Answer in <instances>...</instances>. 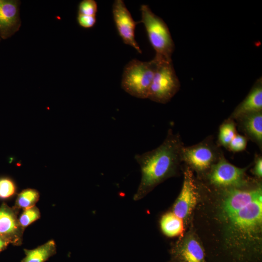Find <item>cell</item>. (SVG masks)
Instances as JSON below:
<instances>
[{"instance_id": "cell-1", "label": "cell", "mask_w": 262, "mask_h": 262, "mask_svg": "<svg viewBox=\"0 0 262 262\" xmlns=\"http://www.w3.org/2000/svg\"><path fill=\"white\" fill-rule=\"evenodd\" d=\"M183 147L180 135L174 133L170 129L159 146L135 155L134 159L140 166L142 174L138 196H143L160 182L175 174L182 162L181 154Z\"/></svg>"}, {"instance_id": "cell-2", "label": "cell", "mask_w": 262, "mask_h": 262, "mask_svg": "<svg viewBox=\"0 0 262 262\" xmlns=\"http://www.w3.org/2000/svg\"><path fill=\"white\" fill-rule=\"evenodd\" d=\"M159 61L155 56L151 61H130L124 67L121 87L130 95L141 99L147 98L148 92Z\"/></svg>"}, {"instance_id": "cell-3", "label": "cell", "mask_w": 262, "mask_h": 262, "mask_svg": "<svg viewBox=\"0 0 262 262\" xmlns=\"http://www.w3.org/2000/svg\"><path fill=\"white\" fill-rule=\"evenodd\" d=\"M140 11L141 22L144 25L149 42L155 51V56L164 60L172 61L174 43L167 25L147 5H142Z\"/></svg>"}, {"instance_id": "cell-4", "label": "cell", "mask_w": 262, "mask_h": 262, "mask_svg": "<svg viewBox=\"0 0 262 262\" xmlns=\"http://www.w3.org/2000/svg\"><path fill=\"white\" fill-rule=\"evenodd\" d=\"M226 219L234 236L243 241L254 240L262 229V199L248 204Z\"/></svg>"}, {"instance_id": "cell-5", "label": "cell", "mask_w": 262, "mask_h": 262, "mask_svg": "<svg viewBox=\"0 0 262 262\" xmlns=\"http://www.w3.org/2000/svg\"><path fill=\"white\" fill-rule=\"evenodd\" d=\"M159 59L147 98L165 104L179 91L180 85L172 61Z\"/></svg>"}, {"instance_id": "cell-6", "label": "cell", "mask_w": 262, "mask_h": 262, "mask_svg": "<svg viewBox=\"0 0 262 262\" xmlns=\"http://www.w3.org/2000/svg\"><path fill=\"white\" fill-rule=\"evenodd\" d=\"M181 155L188 167L201 172L210 170L224 154L209 137L194 145L184 146Z\"/></svg>"}, {"instance_id": "cell-7", "label": "cell", "mask_w": 262, "mask_h": 262, "mask_svg": "<svg viewBox=\"0 0 262 262\" xmlns=\"http://www.w3.org/2000/svg\"><path fill=\"white\" fill-rule=\"evenodd\" d=\"M246 168L238 167L229 163L222 155L209 171L208 177L213 185L223 188H241L246 181Z\"/></svg>"}, {"instance_id": "cell-8", "label": "cell", "mask_w": 262, "mask_h": 262, "mask_svg": "<svg viewBox=\"0 0 262 262\" xmlns=\"http://www.w3.org/2000/svg\"><path fill=\"white\" fill-rule=\"evenodd\" d=\"M224 189L221 209L225 218L231 216L248 204L262 199L261 186L250 190L236 187Z\"/></svg>"}, {"instance_id": "cell-9", "label": "cell", "mask_w": 262, "mask_h": 262, "mask_svg": "<svg viewBox=\"0 0 262 262\" xmlns=\"http://www.w3.org/2000/svg\"><path fill=\"white\" fill-rule=\"evenodd\" d=\"M112 13L117 31L123 42L141 53L142 50L135 39L136 22L123 0H115L112 6Z\"/></svg>"}, {"instance_id": "cell-10", "label": "cell", "mask_w": 262, "mask_h": 262, "mask_svg": "<svg viewBox=\"0 0 262 262\" xmlns=\"http://www.w3.org/2000/svg\"><path fill=\"white\" fill-rule=\"evenodd\" d=\"M197 200V188L193 172L187 166L182 188L173 207V213L182 219L189 217Z\"/></svg>"}, {"instance_id": "cell-11", "label": "cell", "mask_w": 262, "mask_h": 262, "mask_svg": "<svg viewBox=\"0 0 262 262\" xmlns=\"http://www.w3.org/2000/svg\"><path fill=\"white\" fill-rule=\"evenodd\" d=\"M19 210L3 203L0 207V236L10 244L20 246L25 230L17 216Z\"/></svg>"}, {"instance_id": "cell-12", "label": "cell", "mask_w": 262, "mask_h": 262, "mask_svg": "<svg viewBox=\"0 0 262 262\" xmlns=\"http://www.w3.org/2000/svg\"><path fill=\"white\" fill-rule=\"evenodd\" d=\"M20 4L17 0H0V38L6 39L19 30Z\"/></svg>"}, {"instance_id": "cell-13", "label": "cell", "mask_w": 262, "mask_h": 262, "mask_svg": "<svg viewBox=\"0 0 262 262\" xmlns=\"http://www.w3.org/2000/svg\"><path fill=\"white\" fill-rule=\"evenodd\" d=\"M262 112V80L258 79L245 99L235 108L229 118L233 120L246 115Z\"/></svg>"}, {"instance_id": "cell-14", "label": "cell", "mask_w": 262, "mask_h": 262, "mask_svg": "<svg viewBox=\"0 0 262 262\" xmlns=\"http://www.w3.org/2000/svg\"><path fill=\"white\" fill-rule=\"evenodd\" d=\"M241 131L260 147L262 146V112L242 116L236 119Z\"/></svg>"}, {"instance_id": "cell-15", "label": "cell", "mask_w": 262, "mask_h": 262, "mask_svg": "<svg viewBox=\"0 0 262 262\" xmlns=\"http://www.w3.org/2000/svg\"><path fill=\"white\" fill-rule=\"evenodd\" d=\"M25 257L21 262H45L56 253V246L53 240L33 249H24Z\"/></svg>"}, {"instance_id": "cell-16", "label": "cell", "mask_w": 262, "mask_h": 262, "mask_svg": "<svg viewBox=\"0 0 262 262\" xmlns=\"http://www.w3.org/2000/svg\"><path fill=\"white\" fill-rule=\"evenodd\" d=\"M178 254L184 262H204L203 250L199 243L194 238L184 241Z\"/></svg>"}, {"instance_id": "cell-17", "label": "cell", "mask_w": 262, "mask_h": 262, "mask_svg": "<svg viewBox=\"0 0 262 262\" xmlns=\"http://www.w3.org/2000/svg\"><path fill=\"white\" fill-rule=\"evenodd\" d=\"M161 227L164 233L169 237L181 235L184 230L183 219L173 213L164 214L161 220Z\"/></svg>"}, {"instance_id": "cell-18", "label": "cell", "mask_w": 262, "mask_h": 262, "mask_svg": "<svg viewBox=\"0 0 262 262\" xmlns=\"http://www.w3.org/2000/svg\"><path fill=\"white\" fill-rule=\"evenodd\" d=\"M39 197L37 190L31 188L24 189L18 194L14 207L19 210L32 207L35 206Z\"/></svg>"}, {"instance_id": "cell-19", "label": "cell", "mask_w": 262, "mask_h": 262, "mask_svg": "<svg viewBox=\"0 0 262 262\" xmlns=\"http://www.w3.org/2000/svg\"><path fill=\"white\" fill-rule=\"evenodd\" d=\"M236 124L234 120L229 118L220 126L218 136V143L227 148L236 134Z\"/></svg>"}, {"instance_id": "cell-20", "label": "cell", "mask_w": 262, "mask_h": 262, "mask_svg": "<svg viewBox=\"0 0 262 262\" xmlns=\"http://www.w3.org/2000/svg\"><path fill=\"white\" fill-rule=\"evenodd\" d=\"M40 212L36 206L23 210V212L18 218L21 226L25 229L32 223L40 218Z\"/></svg>"}, {"instance_id": "cell-21", "label": "cell", "mask_w": 262, "mask_h": 262, "mask_svg": "<svg viewBox=\"0 0 262 262\" xmlns=\"http://www.w3.org/2000/svg\"><path fill=\"white\" fill-rule=\"evenodd\" d=\"M16 186L9 178H0V198L5 199L13 197L16 193Z\"/></svg>"}, {"instance_id": "cell-22", "label": "cell", "mask_w": 262, "mask_h": 262, "mask_svg": "<svg viewBox=\"0 0 262 262\" xmlns=\"http://www.w3.org/2000/svg\"><path fill=\"white\" fill-rule=\"evenodd\" d=\"M97 3L94 0H83L78 5V14L87 16H96Z\"/></svg>"}, {"instance_id": "cell-23", "label": "cell", "mask_w": 262, "mask_h": 262, "mask_svg": "<svg viewBox=\"0 0 262 262\" xmlns=\"http://www.w3.org/2000/svg\"><path fill=\"white\" fill-rule=\"evenodd\" d=\"M247 140L246 136L236 133L227 148L233 152L242 151L246 148Z\"/></svg>"}, {"instance_id": "cell-24", "label": "cell", "mask_w": 262, "mask_h": 262, "mask_svg": "<svg viewBox=\"0 0 262 262\" xmlns=\"http://www.w3.org/2000/svg\"><path fill=\"white\" fill-rule=\"evenodd\" d=\"M77 20L79 25L84 28L93 27L96 23V16H87L78 14Z\"/></svg>"}, {"instance_id": "cell-25", "label": "cell", "mask_w": 262, "mask_h": 262, "mask_svg": "<svg viewBox=\"0 0 262 262\" xmlns=\"http://www.w3.org/2000/svg\"><path fill=\"white\" fill-rule=\"evenodd\" d=\"M253 173L257 177L260 178L262 176V157L260 155H256Z\"/></svg>"}, {"instance_id": "cell-26", "label": "cell", "mask_w": 262, "mask_h": 262, "mask_svg": "<svg viewBox=\"0 0 262 262\" xmlns=\"http://www.w3.org/2000/svg\"><path fill=\"white\" fill-rule=\"evenodd\" d=\"M10 243L0 236V253L5 249Z\"/></svg>"}, {"instance_id": "cell-27", "label": "cell", "mask_w": 262, "mask_h": 262, "mask_svg": "<svg viewBox=\"0 0 262 262\" xmlns=\"http://www.w3.org/2000/svg\"></svg>"}]
</instances>
